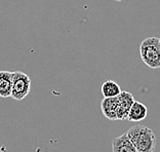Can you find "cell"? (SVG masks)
<instances>
[{
    "label": "cell",
    "instance_id": "obj_1",
    "mask_svg": "<svg viewBox=\"0 0 160 152\" xmlns=\"http://www.w3.org/2000/svg\"><path fill=\"white\" fill-rule=\"evenodd\" d=\"M138 152H154L156 137L151 129L145 125H134L126 132Z\"/></svg>",
    "mask_w": 160,
    "mask_h": 152
},
{
    "label": "cell",
    "instance_id": "obj_2",
    "mask_svg": "<svg viewBox=\"0 0 160 152\" xmlns=\"http://www.w3.org/2000/svg\"><path fill=\"white\" fill-rule=\"evenodd\" d=\"M142 61L151 69L160 68V41L157 37L144 39L140 46Z\"/></svg>",
    "mask_w": 160,
    "mask_h": 152
},
{
    "label": "cell",
    "instance_id": "obj_3",
    "mask_svg": "<svg viewBox=\"0 0 160 152\" xmlns=\"http://www.w3.org/2000/svg\"><path fill=\"white\" fill-rule=\"evenodd\" d=\"M31 89V78L26 73L21 71L12 72V97L17 101L24 100Z\"/></svg>",
    "mask_w": 160,
    "mask_h": 152
},
{
    "label": "cell",
    "instance_id": "obj_4",
    "mask_svg": "<svg viewBox=\"0 0 160 152\" xmlns=\"http://www.w3.org/2000/svg\"><path fill=\"white\" fill-rule=\"evenodd\" d=\"M134 98L130 93L121 90L117 96V119L118 120H127L129 110L134 102Z\"/></svg>",
    "mask_w": 160,
    "mask_h": 152
},
{
    "label": "cell",
    "instance_id": "obj_5",
    "mask_svg": "<svg viewBox=\"0 0 160 152\" xmlns=\"http://www.w3.org/2000/svg\"><path fill=\"white\" fill-rule=\"evenodd\" d=\"M112 151L113 152H138L136 147L125 134L116 137L112 141Z\"/></svg>",
    "mask_w": 160,
    "mask_h": 152
},
{
    "label": "cell",
    "instance_id": "obj_6",
    "mask_svg": "<svg viewBox=\"0 0 160 152\" xmlns=\"http://www.w3.org/2000/svg\"><path fill=\"white\" fill-rule=\"evenodd\" d=\"M102 112L104 116L110 120H118L117 119V97L104 98L101 103Z\"/></svg>",
    "mask_w": 160,
    "mask_h": 152
},
{
    "label": "cell",
    "instance_id": "obj_7",
    "mask_svg": "<svg viewBox=\"0 0 160 152\" xmlns=\"http://www.w3.org/2000/svg\"><path fill=\"white\" fill-rule=\"evenodd\" d=\"M12 72L0 71V97L8 98L12 96Z\"/></svg>",
    "mask_w": 160,
    "mask_h": 152
},
{
    "label": "cell",
    "instance_id": "obj_8",
    "mask_svg": "<svg viewBox=\"0 0 160 152\" xmlns=\"http://www.w3.org/2000/svg\"><path fill=\"white\" fill-rule=\"evenodd\" d=\"M147 114H148L147 107L145 106L144 104H142L141 102L134 101L132 108H130V110H129V114H128V117H127V120L141 121L146 118Z\"/></svg>",
    "mask_w": 160,
    "mask_h": 152
},
{
    "label": "cell",
    "instance_id": "obj_9",
    "mask_svg": "<svg viewBox=\"0 0 160 152\" xmlns=\"http://www.w3.org/2000/svg\"><path fill=\"white\" fill-rule=\"evenodd\" d=\"M121 93L119 84L113 80H106L102 84V94L104 98H113L117 97Z\"/></svg>",
    "mask_w": 160,
    "mask_h": 152
},
{
    "label": "cell",
    "instance_id": "obj_10",
    "mask_svg": "<svg viewBox=\"0 0 160 152\" xmlns=\"http://www.w3.org/2000/svg\"><path fill=\"white\" fill-rule=\"evenodd\" d=\"M115 1H122V0H115Z\"/></svg>",
    "mask_w": 160,
    "mask_h": 152
},
{
    "label": "cell",
    "instance_id": "obj_11",
    "mask_svg": "<svg viewBox=\"0 0 160 152\" xmlns=\"http://www.w3.org/2000/svg\"><path fill=\"white\" fill-rule=\"evenodd\" d=\"M159 41H160V38H159Z\"/></svg>",
    "mask_w": 160,
    "mask_h": 152
}]
</instances>
